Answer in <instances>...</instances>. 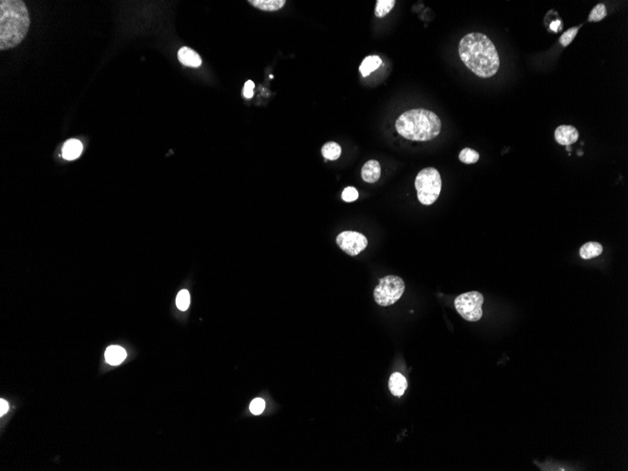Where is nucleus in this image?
Returning <instances> with one entry per match:
<instances>
[{"instance_id": "1", "label": "nucleus", "mask_w": 628, "mask_h": 471, "mask_svg": "<svg viewBox=\"0 0 628 471\" xmlns=\"http://www.w3.org/2000/svg\"><path fill=\"white\" fill-rule=\"evenodd\" d=\"M461 61L470 71L481 78H490L497 74L500 61L495 44L486 35L469 33L461 39L458 47Z\"/></svg>"}, {"instance_id": "2", "label": "nucleus", "mask_w": 628, "mask_h": 471, "mask_svg": "<svg viewBox=\"0 0 628 471\" xmlns=\"http://www.w3.org/2000/svg\"><path fill=\"white\" fill-rule=\"evenodd\" d=\"M30 25L28 8L21 0L0 1V49L13 48L26 37Z\"/></svg>"}, {"instance_id": "3", "label": "nucleus", "mask_w": 628, "mask_h": 471, "mask_svg": "<svg viewBox=\"0 0 628 471\" xmlns=\"http://www.w3.org/2000/svg\"><path fill=\"white\" fill-rule=\"evenodd\" d=\"M402 137L412 141H429L440 134L442 123L438 116L430 110L416 108L405 111L395 122Z\"/></svg>"}, {"instance_id": "4", "label": "nucleus", "mask_w": 628, "mask_h": 471, "mask_svg": "<svg viewBox=\"0 0 628 471\" xmlns=\"http://www.w3.org/2000/svg\"><path fill=\"white\" fill-rule=\"evenodd\" d=\"M415 187L420 203L426 206L431 205L437 202L441 192L440 173L435 168L423 169L416 177Z\"/></svg>"}, {"instance_id": "5", "label": "nucleus", "mask_w": 628, "mask_h": 471, "mask_svg": "<svg viewBox=\"0 0 628 471\" xmlns=\"http://www.w3.org/2000/svg\"><path fill=\"white\" fill-rule=\"evenodd\" d=\"M405 285L398 276H387L379 280L373 291L374 300L379 306L387 307L393 305L404 295Z\"/></svg>"}, {"instance_id": "6", "label": "nucleus", "mask_w": 628, "mask_h": 471, "mask_svg": "<svg viewBox=\"0 0 628 471\" xmlns=\"http://www.w3.org/2000/svg\"><path fill=\"white\" fill-rule=\"evenodd\" d=\"M483 296L479 292H469L457 296L454 306L457 313L469 322H477L482 317Z\"/></svg>"}, {"instance_id": "7", "label": "nucleus", "mask_w": 628, "mask_h": 471, "mask_svg": "<svg viewBox=\"0 0 628 471\" xmlns=\"http://www.w3.org/2000/svg\"><path fill=\"white\" fill-rule=\"evenodd\" d=\"M338 246L350 256H356L368 246V239L362 233L346 230L337 236Z\"/></svg>"}, {"instance_id": "8", "label": "nucleus", "mask_w": 628, "mask_h": 471, "mask_svg": "<svg viewBox=\"0 0 628 471\" xmlns=\"http://www.w3.org/2000/svg\"><path fill=\"white\" fill-rule=\"evenodd\" d=\"M579 133L576 127L572 125H561L555 130V140L560 145L570 146L578 141Z\"/></svg>"}, {"instance_id": "9", "label": "nucleus", "mask_w": 628, "mask_h": 471, "mask_svg": "<svg viewBox=\"0 0 628 471\" xmlns=\"http://www.w3.org/2000/svg\"><path fill=\"white\" fill-rule=\"evenodd\" d=\"M381 176V167L376 160L367 161L361 170V177L363 181L373 184L379 180Z\"/></svg>"}, {"instance_id": "10", "label": "nucleus", "mask_w": 628, "mask_h": 471, "mask_svg": "<svg viewBox=\"0 0 628 471\" xmlns=\"http://www.w3.org/2000/svg\"><path fill=\"white\" fill-rule=\"evenodd\" d=\"M178 59L184 65L199 67L202 65V59L196 51L189 47H182L178 52Z\"/></svg>"}, {"instance_id": "11", "label": "nucleus", "mask_w": 628, "mask_h": 471, "mask_svg": "<svg viewBox=\"0 0 628 471\" xmlns=\"http://www.w3.org/2000/svg\"><path fill=\"white\" fill-rule=\"evenodd\" d=\"M388 387L390 392L396 396L401 397L404 394V391L407 389V381L403 374L400 373H394L391 374L388 381Z\"/></svg>"}, {"instance_id": "12", "label": "nucleus", "mask_w": 628, "mask_h": 471, "mask_svg": "<svg viewBox=\"0 0 628 471\" xmlns=\"http://www.w3.org/2000/svg\"><path fill=\"white\" fill-rule=\"evenodd\" d=\"M82 150V143L77 139H70L62 148V155L66 160H75L81 155Z\"/></svg>"}, {"instance_id": "13", "label": "nucleus", "mask_w": 628, "mask_h": 471, "mask_svg": "<svg viewBox=\"0 0 628 471\" xmlns=\"http://www.w3.org/2000/svg\"><path fill=\"white\" fill-rule=\"evenodd\" d=\"M104 358L110 365H119L125 359L126 351L120 346H110L104 353Z\"/></svg>"}, {"instance_id": "14", "label": "nucleus", "mask_w": 628, "mask_h": 471, "mask_svg": "<svg viewBox=\"0 0 628 471\" xmlns=\"http://www.w3.org/2000/svg\"><path fill=\"white\" fill-rule=\"evenodd\" d=\"M602 252H603V247L601 244L597 242H588V243H585L584 245L580 247L579 255L584 260H590V259L600 256Z\"/></svg>"}, {"instance_id": "15", "label": "nucleus", "mask_w": 628, "mask_h": 471, "mask_svg": "<svg viewBox=\"0 0 628 471\" xmlns=\"http://www.w3.org/2000/svg\"><path fill=\"white\" fill-rule=\"evenodd\" d=\"M382 64V60L378 56H369L364 59V61H362L361 65L360 66V71H361L362 77H367L371 73L377 70Z\"/></svg>"}, {"instance_id": "16", "label": "nucleus", "mask_w": 628, "mask_h": 471, "mask_svg": "<svg viewBox=\"0 0 628 471\" xmlns=\"http://www.w3.org/2000/svg\"><path fill=\"white\" fill-rule=\"evenodd\" d=\"M248 3L265 11H279L285 5V0H249Z\"/></svg>"}, {"instance_id": "17", "label": "nucleus", "mask_w": 628, "mask_h": 471, "mask_svg": "<svg viewBox=\"0 0 628 471\" xmlns=\"http://www.w3.org/2000/svg\"><path fill=\"white\" fill-rule=\"evenodd\" d=\"M342 154V148L338 143L336 142H328L326 143L322 148V156L327 160H337L340 156Z\"/></svg>"}, {"instance_id": "18", "label": "nucleus", "mask_w": 628, "mask_h": 471, "mask_svg": "<svg viewBox=\"0 0 628 471\" xmlns=\"http://www.w3.org/2000/svg\"><path fill=\"white\" fill-rule=\"evenodd\" d=\"M396 4L395 0H377L376 7L374 10V15L377 18H383L388 15Z\"/></svg>"}, {"instance_id": "19", "label": "nucleus", "mask_w": 628, "mask_h": 471, "mask_svg": "<svg viewBox=\"0 0 628 471\" xmlns=\"http://www.w3.org/2000/svg\"><path fill=\"white\" fill-rule=\"evenodd\" d=\"M459 159L464 164H474L479 161L480 154L473 149L464 148L459 154Z\"/></svg>"}, {"instance_id": "20", "label": "nucleus", "mask_w": 628, "mask_h": 471, "mask_svg": "<svg viewBox=\"0 0 628 471\" xmlns=\"http://www.w3.org/2000/svg\"><path fill=\"white\" fill-rule=\"evenodd\" d=\"M606 8L605 4L599 3L591 10L588 18L589 22H600L606 16Z\"/></svg>"}, {"instance_id": "21", "label": "nucleus", "mask_w": 628, "mask_h": 471, "mask_svg": "<svg viewBox=\"0 0 628 471\" xmlns=\"http://www.w3.org/2000/svg\"><path fill=\"white\" fill-rule=\"evenodd\" d=\"M190 304V296L188 291L182 290L176 298V305L181 311H186Z\"/></svg>"}, {"instance_id": "22", "label": "nucleus", "mask_w": 628, "mask_h": 471, "mask_svg": "<svg viewBox=\"0 0 628 471\" xmlns=\"http://www.w3.org/2000/svg\"><path fill=\"white\" fill-rule=\"evenodd\" d=\"M579 28H580V27H573V28H571L568 30H566L561 36L560 44H562L563 47H567L569 44L573 42V40L576 38V36L578 35Z\"/></svg>"}, {"instance_id": "23", "label": "nucleus", "mask_w": 628, "mask_h": 471, "mask_svg": "<svg viewBox=\"0 0 628 471\" xmlns=\"http://www.w3.org/2000/svg\"><path fill=\"white\" fill-rule=\"evenodd\" d=\"M342 197H343L344 202H346V203L355 202V201L358 198V191L355 189V187H346L344 191H343Z\"/></svg>"}, {"instance_id": "24", "label": "nucleus", "mask_w": 628, "mask_h": 471, "mask_svg": "<svg viewBox=\"0 0 628 471\" xmlns=\"http://www.w3.org/2000/svg\"><path fill=\"white\" fill-rule=\"evenodd\" d=\"M264 407H265L264 401L261 398H257V399L252 401V404L249 406V409L252 411V414L260 415L264 410Z\"/></svg>"}, {"instance_id": "25", "label": "nucleus", "mask_w": 628, "mask_h": 471, "mask_svg": "<svg viewBox=\"0 0 628 471\" xmlns=\"http://www.w3.org/2000/svg\"><path fill=\"white\" fill-rule=\"evenodd\" d=\"M254 88H255V84L252 80L246 81L245 86H244V96L247 99H250L254 95Z\"/></svg>"}, {"instance_id": "26", "label": "nucleus", "mask_w": 628, "mask_h": 471, "mask_svg": "<svg viewBox=\"0 0 628 471\" xmlns=\"http://www.w3.org/2000/svg\"><path fill=\"white\" fill-rule=\"evenodd\" d=\"M562 27H563V24H562L560 20H558V21L551 23L550 29H551L552 31H554V32H559V31H561Z\"/></svg>"}, {"instance_id": "27", "label": "nucleus", "mask_w": 628, "mask_h": 471, "mask_svg": "<svg viewBox=\"0 0 628 471\" xmlns=\"http://www.w3.org/2000/svg\"><path fill=\"white\" fill-rule=\"evenodd\" d=\"M9 409V405L8 403L4 400L0 401V416H3L7 411Z\"/></svg>"}]
</instances>
